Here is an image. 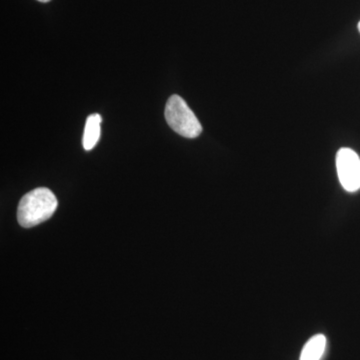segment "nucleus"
I'll list each match as a JSON object with an SVG mask.
<instances>
[{
    "label": "nucleus",
    "instance_id": "39448f33",
    "mask_svg": "<svg viewBox=\"0 0 360 360\" xmlns=\"http://www.w3.org/2000/svg\"><path fill=\"white\" fill-rule=\"evenodd\" d=\"M326 338L323 335L312 336L303 347L300 360H321L326 352Z\"/></svg>",
    "mask_w": 360,
    "mask_h": 360
},
{
    "label": "nucleus",
    "instance_id": "0eeeda50",
    "mask_svg": "<svg viewBox=\"0 0 360 360\" xmlns=\"http://www.w3.org/2000/svg\"><path fill=\"white\" fill-rule=\"evenodd\" d=\"M359 32H360V21H359Z\"/></svg>",
    "mask_w": 360,
    "mask_h": 360
},
{
    "label": "nucleus",
    "instance_id": "f03ea898",
    "mask_svg": "<svg viewBox=\"0 0 360 360\" xmlns=\"http://www.w3.org/2000/svg\"><path fill=\"white\" fill-rule=\"evenodd\" d=\"M165 120L170 129L186 139H195L202 132V127L186 101L179 96L168 98L165 111Z\"/></svg>",
    "mask_w": 360,
    "mask_h": 360
},
{
    "label": "nucleus",
    "instance_id": "20e7f679",
    "mask_svg": "<svg viewBox=\"0 0 360 360\" xmlns=\"http://www.w3.org/2000/svg\"><path fill=\"white\" fill-rule=\"evenodd\" d=\"M101 115L94 113L87 117L86 123H85L84 139H82V146L85 150L89 151L96 148L97 142L101 139Z\"/></svg>",
    "mask_w": 360,
    "mask_h": 360
},
{
    "label": "nucleus",
    "instance_id": "423d86ee",
    "mask_svg": "<svg viewBox=\"0 0 360 360\" xmlns=\"http://www.w3.org/2000/svg\"><path fill=\"white\" fill-rule=\"evenodd\" d=\"M40 2H44V4H46V2L51 1V0H39Z\"/></svg>",
    "mask_w": 360,
    "mask_h": 360
},
{
    "label": "nucleus",
    "instance_id": "7ed1b4c3",
    "mask_svg": "<svg viewBox=\"0 0 360 360\" xmlns=\"http://www.w3.org/2000/svg\"><path fill=\"white\" fill-rule=\"evenodd\" d=\"M336 169L341 186L348 193L360 189V158L352 149L343 148L336 155Z\"/></svg>",
    "mask_w": 360,
    "mask_h": 360
},
{
    "label": "nucleus",
    "instance_id": "f257e3e1",
    "mask_svg": "<svg viewBox=\"0 0 360 360\" xmlns=\"http://www.w3.org/2000/svg\"><path fill=\"white\" fill-rule=\"evenodd\" d=\"M58 198L51 189L45 187L33 189L20 201L18 220L25 229L37 226L51 219L58 208Z\"/></svg>",
    "mask_w": 360,
    "mask_h": 360
}]
</instances>
